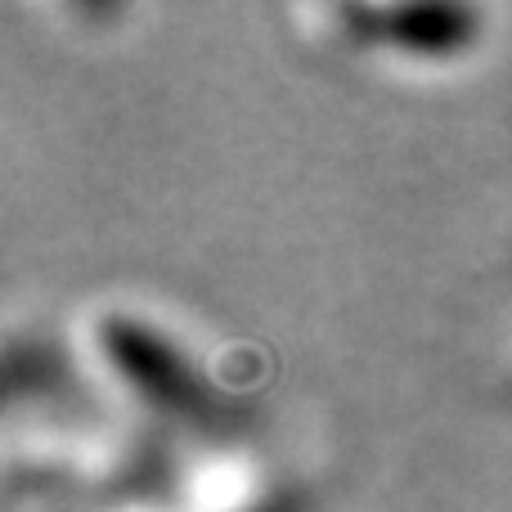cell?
Wrapping results in <instances>:
<instances>
[{
    "mask_svg": "<svg viewBox=\"0 0 512 512\" xmlns=\"http://www.w3.org/2000/svg\"><path fill=\"white\" fill-rule=\"evenodd\" d=\"M373 23L382 27V41L400 45V50L414 54H450L459 50L472 36L477 14L472 9H454V5H409V9H387V14H373Z\"/></svg>",
    "mask_w": 512,
    "mask_h": 512,
    "instance_id": "obj_2",
    "label": "cell"
},
{
    "mask_svg": "<svg viewBox=\"0 0 512 512\" xmlns=\"http://www.w3.org/2000/svg\"><path fill=\"white\" fill-rule=\"evenodd\" d=\"M104 351H113V364L122 369V378L131 382V387H140L153 405L176 409V414H189V409L207 405L198 378L149 328L131 324V319H113V324L104 328Z\"/></svg>",
    "mask_w": 512,
    "mask_h": 512,
    "instance_id": "obj_1",
    "label": "cell"
}]
</instances>
